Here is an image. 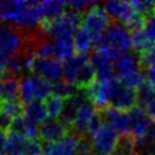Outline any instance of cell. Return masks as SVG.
I'll list each match as a JSON object with an SVG mask.
<instances>
[{
    "label": "cell",
    "instance_id": "6da1fadb",
    "mask_svg": "<svg viewBox=\"0 0 155 155\" xmlns=\"http://www.w3.org/2000/svg\"><path fill=\"white\" fill-rule=\"evenodd\" d=\"M94 46L96 51L104 53L114 61L120 54L130 51V47L132 46V33L124 23L111 21V24Z\"/></svg>",
    "mask_w": 155,
    "mask_h": 155
},
{
    "label": "cell",
    "instance_id": "7a4b0ae2",
    "mask_svg": "<svg viewBox=\"0 0 155 155\" xmlns=\"http://www.w3.org/2000/svg\"><path fill=\"white\" fill-rule=\"evenodd\" d=\"M81 15L71 10H65L59 17L51 22H41L42 30L50 36L56 39L74 38V34L81 24Z\"/></svg>",
    "mask_w": 155,
    "mask_h": 155
},
{
    "label": "cell",
    "instance_id": "3957f363",
    "mask_svg": "<svg viewBox=\"0 0 155 155\" xmlns=\"http://www.w3.org/2000/svg\"><path fill=\"white\" fill-rule=\"evenodd\" d=\"M50 94H52V85L48 80L35 74L19 79V98L22 103L30 104L33 102H41Z\"/></svg>",
    "mask_w": 155,
    "mask_h": 155
},
{
    "label": "cell",
    "instance_id": "277c9868",
    "mask_svg": "<svg viewBox=\"0 0 155 155\" xmlns=\"http://www.w3.org/2000/svg\"><path fill=\"white\" fill-rule=\"evenodd\" d=\"M111 24V18L104 10V7L98 4L88 8L81 18L80 27L88 33V35L93 39L94 44L102 39L109 25Z\"/></svg>",
    "mask_w": 155,
    "mask_h": 155
},
{
    "label": "cell",
    "instance_id": "5b68a950",
    "mask_svg": "<svg viewBox=\"0 0 155 155\" xmlns=\"http://www.w3.org/2000/svg\"><path fill=\"white\" fill-rule=\"evenodd\" d=\"M25 36L15 25L0 22V61L24 52Z\"/></svg>",
    "mask_w": 155,
    "mask_h": 155
},
{
    "label": "cell",
    "instance_id": "8992f818",
    "mask_svg": "<svg viewBox=\"0 0 155 155\" xmlns=\"http://www.w3.org/2000/svg\"><path fill=\"white\" fill-rule=\"evenodd\" d=\"M108 107L128 113L137 105L136 90L121 84L117 79L108 82Z\"/></svg>",
    "mask_w": 155,
    "mask_h": 155
},
{
    "label": "cell",
    "instance_id": "52a82bcc",
    "mask_svg": "<svg viewBox=\"0 0 155 155\" xmlns=\"http://www.w3.org/2000/svg\"><path fill=\"white\" fill-rule=\"evenodd\" d=\"M119 132L108 122H104L98 132L91 138L93 155H111L120 140Z\"/></svg>",
    "mask_w": 155,
    "mask_h": 155
},
{
    "label": "cell",
    "instance_id": "ba28073f",
    "mask_svg": "<svg viewBox=\"0 0 155 155\" xmlns=\"http://www.w3.org/2000/svg\"><path fill=\"white\" fill-rule=\"evenodd\" d=\"M29 71L35 75H39L50 82L61 80L63 75V65L57 58H36L33 57L30 62Z\"/></svg>",
    "mask_w": 155,
    "mask_h": 155
},
{
    "label": "cell",
    "instance_id": "9c48e42d",
    "mask_svg": "<svg viewBox=\"0 0 155 155\" xmlns=\"http://www.w3.org/2000/svg\"><path fill=\"white\" fill-rule=\"evenodd\" d=\"M70 133V128L58 119H48L39 126L38 137L41 142L53 143Z\"/></svg>",
    "mask_w": 155,
    "mask_h": 155
},
{
    "label": "cell",
    "instance_id": "30bf717a",
    "mask_svg": "<svg viewBox=\"0 0 155 155\" xmlns=\"http://www.w3.org/2000/svg\"><path fill=\"white\" fill-rule=\"evenodd\" d=\"M80 139V136L70 132L68 136L57 142L45 144L44 155H78Z\"/></svg>",
    "mask_w": 155,
    "mask_h": 155
},
{
    "label": "cell",
    "instance_id": "8fae6325",
    "mask_svg": "<svg viewBox=\"0 0 155 155\" xmlns=\"http://www.w3.org/2000/svg\"><path fill=\"white\" fill-rule=\"evenodd\" d=\"M99 111L102 113L104 122H108L109 125H111L119 133H121V136L131 134V120H130L128 113H125L110 107H107L105 109Z\"/></svg>",
    "mask_w": 155,
    "mask_h": 155
},
{
    "label": "cell",
    "instance_id": "7c38bea8",
    "mask_svg": "<svg viewBox=\"0 0 155 155\" xmlns=\"http://www.w3.org/2000/svg\"><path fill=\"white\" fill-rule=\"evenodd\" d=\"M91 63L96 71V78L101 82H110L113 81L115 70L111 63V59L99 51H94L91 56Z\"/></svg>",
    "mask_w": 155,
    "mask_h": 155
},
{
    "label": "cell",
    "instance_id": "4fadbf2b",
    "mask_svg": "<svg viewBox=\"0 0 155 155\" xmlns=\"http://www.w3.org/2000/svg\"><path fill=\"white\" fill-rule=\"evenodd\" d=\"M97 113H98V109L91 102L85 103L79 109V111H78V114L75 116V120H74V122L71 125L70 132L76 134V136H80V137L86 136L88 125H90V122L92 121V119L94 117V115Z\"/></svg>",
    "mask_w": 155,
    "mask_h": 155
},
{
    "label": "cell",
    "instance_id": "5bb4252c",
    "mask_svg": "<svg viewBox=\"0 0 155 155\" xmlns=\"http://www.w3.org/2000/svg\"><path fill=\"white\" fill-rule=\"evenodd\" d=\"M30 138L10 130L5 136V151L7 155H29Z\"/></svg>",
    "mask_w": 155,
    "mask_h": 155
},
{
    "label": "cell",
    "instance_id": "9a60e30c",
    "mask_svg": "<svg viewBox=\"0 0 155 155\" xmlns=\"http://www.w3.org/2000/svg\"><path fill=\"white\" fill-rule=\"evenodd\" d=\"M114 70L117 75V79L128 75L134 71L142 70L140 62H139V56H137L136 52H126L120 54L117 58L114 59Z\"/></svg>",
    "mask_w": 155,
    "mask_h": 155
},
{
    "label": "cell",
    "instance_id": "2e32d148",
    "mask_svg": "<svg viewBox=\"0 0 155 155\" xmlns=\"http://www.w3.org/2000/svg\"><path fill=\"white\" fill-rule=\"evenodd\" d=\"M28 1L21 0H2L0 1V22L12 23L17 21L24 8L28 6Z\"/></svg>",
    "mask_w": 155,
    "mask_h": 155
},
{
    "label": "cell",
    "instance_id": "e0dca14e",
    "mask_svg": "<svg viewBox=\"0 0 155 155\" xmlns=\"http://www.w3.org/2000/svg\"><path fill=\"white\" fill-rule=\"evenodd\" d=\"M90 61H91V57L88 56V53H81V54H78L76 53L73 57H70L69 59L64 61L63 64H62L63 65V76H64V80H67L68 82H70V84L74 85L75 79H76L79 71Z\"/></svg>",
    "mask_w": 155,
    "mask_h": 155
},
{
    "label": "cell",
    "instance_id": "ac0fdd59",
    "mask_svg": "<svg viewBox=\"0 0 155 155\" xmlns=\"http://www.w3.org/2000/svg\"><path fill=\"white\" fill-rule=\"evenodd\" d=\"M128 115L131 120V134L133 136V138H140L145 133L151 119L148 116L145 109L138 105L130 110Z\"/></svg>",
    "mask_w": 155,
    "mask_h": 155
},
{
    "label": "cell",
    "instance_id": "d6986e66",
    "mask_svg": "<svg viewBox=\"0 0 155 155\" xmlns=\"http://www.w3.org/2000/svg\"><path fill=\"white\" fill-rule=\"evenodd\" d=\"M67 4L64 1H41L38 2V7L40 10L42 21L45 22H51L59 17L65 10L64 7Z\"/></svg>",
    "mask_w": 155,
    "mask_h": 155
},
{
    "label": "cell",
    "instance_id": "ffe728a7",
    "mask_svg": "<svg viewBox=\"0 0 155 155\" xmlns=\"http://www.w3.org/2000/svg\"><path fill=\"white\" fill-rule=\"evenodd\" d=\"M23 116L34 125H39V124L41 125L47 120L48 114L42 102H33L25 105Z\"/></svg>",
    "mask_w": 155,
    "mask_h": 155
},
{
    "label": "cell",
    "instance_id": "44dd1931",
    "mask_svg": "<svg viewBox=\"0 0 155 155\" xmlns=\"http://www.w3.org/2000/svg\"><path fill=\"white\" fill-rule=\"evenodd\" d=\"M18 94L19 80H17L16 76H5L0 80V103L18 98Z\"/></svg>",
    "mask_w": 155,
    "mask_h": 155
},
{
    "label": "cell",
    "instance_id": "7402d4cb",
    "mask_svg": "<svg viewBox=\"0 0 155 155\" xmlns=\"http://www.w3.org/2000/svg\"><path fill=\"white\" fill-rule=\"evenodd\" d=\"M132 33V47L136 53L142 54L145 51H148L150 47H153L155 45V42L147 35V33L144 30H134L131 31Z\"/></svg>",
    "mask_w": 155,
    "mask_h": 155
},
{
    "label": "cell",
    "instance_id": "603a6c76",
    "mask_svg": "<svg viewBox=\"0 0 155 155\" xmlns=\"http://www.w3.org/2000/svg\"><path fill=\"white\" fill-rule=\"evenodd\" d=\"M73 41H74V48L78 54H81V53H87L92 45H94V41L93 39L88 35L87 31H85L81 27H79V29L76 30V33L74 34V38H73Z\"/></svg>",
    "mask_w": 155,
    "mask_h": 155
},
{
    "label": "cell",
    "instance_id": "cb8c5ba5",
    "mask_svg": "<svg viewBox=\"0 0 155 155\" xmlns=\"http://www.w3.org/2000/svg\"><path fill=\"white\" fill-rule=\"evenodd\" d=\"M54 47H56V58L58 61H67L70 57L74 56V41L71 38H63V39H56L54 40Z\"/></svg>",
    "mask_w": 155,
    "mask_h": 155
},
{
    "label": "cell",
    "instance_id": "d4e9b609",
    "mask_svg": "<svg viewBox=\"0 0 155 155\" xmlns=\"http://www.w3.org/2000/svg\"><path fill=\"white\" fill-rule=\"evenodd\" d=\"M0 113L5 114L6 116H8L12 120H15L19 116H23L24 108H23L22 101L18 98H15V99H10L6 102H1L0 103Z\"/></svg>",
    "mask_w": 155,
    "mask_h": 155
},
{
    "label": "cell",
    "instance_id": "484cf974",
    "mask_svg": "<svg viewBox=\"0 0 155 155\" xmlns=\"http://www.w3.org/2000/svg\"><path fill=\"white\" fill-rule=\"evenodd\" d=\"M136 97H137V105L145 109L155 99V90L147 81H144L140 86L136 88Z\"/></svg>",
    "mask_w": 155,
    "mask_h": 155
},
{
    "label": "cell",
    "instance_id": "4316f807",
    "mask_svg": "<svg viewBox=\"0 0 155 155\" xmlns=\"http://www.w3.org/2000/svg\"><path fill=\"white\" fill-rule=\"evenodd\" d=\"M111 155H143L136 149L134 138L132 134H125L120 137L119 144Z\"/></svg>",
    "mask_w": 155,
    "mask_h": 155
},
{
    "label": "cell",
    "instance_id": "83f0119b",
    "mask_svg": "<svg viewBox=\"0 0 155 155\" xmlns=\"http://www.w3.org/2000/svg\"><path fill=\"white\" fill-rule=\"evenodd\" d=\"M64 103H65V99H63V98H61L53 93L50 94L44 101L48 117L50 119H59V116L63 111V108H64Z\"/></svg>",
    "mask_w": 155,
    "mask_h": 155
},
{
    "label": "cell",
    "instance_id": "f1b7e54d",
    "mask_svg": "<svg viewBox=\"0 0 155 155\" xmlns=\"http://www.w3.org/2000/svg\"><path fill=\"white\" fill-rule=\"evenodd\" d=\"M76 91H78V87L74 86L73 84L68 82L67 80H58L52 86V93L63 99L70 98Z\"/></svg>",
    "mask_w": 155,
    "mask_h": 155
},
{
    "label": "cell",
    "instance_id": "f546056e",
    "mask_svg": "<svg viewBox=\"0 0 155 155\" xmlns=\"http://www.w3.org/2000/svg\"><path fill=\"white\" fill-rule=\"evenodd\" d=\"M130 5H131V7L133 8V11L136 13L143 16L144 18L155 13V2H153V1L133 0V1H130Z\"/></svg>",
    "mask_w": 155,
    "mask_h": 155
},
{
    "label": "cell",
    "instance_id": "4dcf8cb0",
    "mask_svg": "<svg viewBox=\"0 0 155 155\" xmlns=\"http://www.w3.org/2000/svg\"><path fill=\"white\" fill-rule=\"evenodd\" d=\"M65 4H67V7H69V10L76 13H80V15L81 12L85 13L88 8L97 5V2L94 1H86V0H70V1H67Z\"/></svg>",
    "mask_w": 155,
    "mask_h": 155
},
{
    "label": "cell",
    "instance_id": "1f68e13d",
    "mask_svg": "<svg viewBox=\"0 0 155 155\" xmlns=\"http://www.w3.org/2000/svg\"><path fill=\"white\" fill-rule=\"evenodd\" d=\"M139 62H140L142 69L144 70L155 67V45L150 47L148 51H145L144 53L139 54Z\"/></svg>",
    "mask_w": 155,
    "mask_h": 155
},
{
    "label": "cell",
    "instance_id": "d6a6232c",
    "mask_svg": "<svg viewBox=\"0 0 155 155\" xmlns=\"http://www.w3.org/2000/svg\"><path fill=\"white\" fill-rule=\"evenodd\" d=\"M143 28H144V31L147 33V35L155 42V13L144 18Z\"/></svg>",
    "mask_w": 155,
    "mask_h": 155
},
{
    "label": "cell",
    "instance_id": "836d02e7",
    "mask_svg": "<svg viewBox=\"0 0 155 155\" xmlns=\"http://www.w3.org/2000/svg\"><path fill=\"white\" fill-rule=\"evenodd\" d=\"M144 78H145L147 82L155 90V67L144 70Z\"/></svg>",
    "mask_w": 155,
    "mask_h": 155
},
{
    "label": "cell",
    "instance_id": "e575fe53",
    "mask_svg": "<svg viewBox=\"0 0 155 155\" xmlns=\"http://www.w3.org/2000/svg\"><path fill=\"white\" fill-rule=\"evenodd\" d=\"M145 111H147V114H148V116H149L150 119L155 120V99L145 108Z\"/></svg>",
    "mask_w": 155,
    "mask_h": 155
},
{
    "label": "cell",
    "instance_id": "d590c367",
    "mask_svg": "<svg viewBox=\"0 0 155 155\" xmlns=\"http://www.w3.org/2000/svg\"><path fill=\"white\" fill-rule=\"evenodd\" d=\"M148 155H155V147H154V148L148 153Z\"/></svg>",
    "mask_w": 155,
    "mask_h": 155
}]
</instances>
